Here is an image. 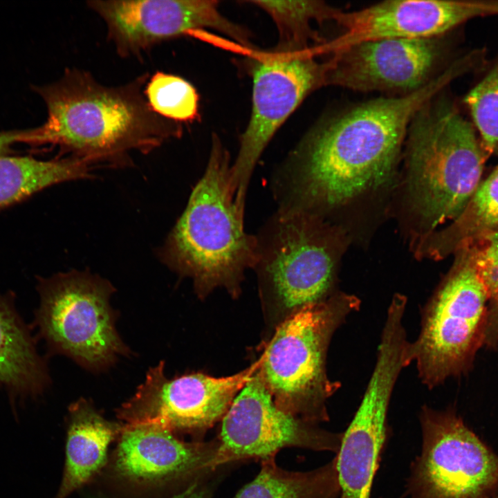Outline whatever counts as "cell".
<instances>
[{
  "mask_svg": "<svg viewBox=\"0 0 498 498\" xmlns=\"http://www.w3.org/2000/svg\"><path fill=\"white\" fill-rule=\"evenodd\" d=\"M144 95L151 110L162 118L179 123L199 117V94L179 76L155 73L146 83Z\"/></svg>",
  "mask_w": 498,
  "mask_h": 498,
  "instance_id": "25",
  "label": "cell"
},
{
  "mask_svg": "<svg viewBox=\"0 0 498 498\" xmlns=\"http://www.w3.org/2000/svg\"><path fill=\"white\" fill-rule=\"evenodd\" d=\"M404 145L415 250L462 214L481 183L488 155L461 102L445 89L416 113Z\"/></svg>",
  "mask_w": 498,
  "mask_h": 498,
  "instance_id": "3",
  "label": "cell"
},
{
  "mask_svg": "<svg viewBox=\"0 0 498 498\" xmlns=\"http://www.w3.org/2000/svg\"><path fill=\"white\" fill-rule=\"evenodd\" d=\"M259 365L260 359L225 377L192 373L170 379L160 361L149 368L134 395L118 410V416L127 423H158L175 434H190L194 441H203L207 432L223 419Z\"/></svg>",
  "mask_w": 498,
  "mask_h": 498,
  "instance_id": "12",
  "label": "cell"
},
{
  "mask_svg": "<svg viewBox=\"0 0 498 498\" xmlns=\"http://www.w3.org/2000/svg\"><path fill=\"white\" fill-rule=\"evenodd\" d=\"M28 132V130L0 132V156H5L14 143L25 142Z\"/></svg>",
  "mask_w": 498,
  "mask_h": 498,
  "instance_id": "28",
  "label": "cell"
},
{
  "mask_svg": "<svg viewBox=\"0 0 498 498\" xmlns=\"http://www.w3.org/2000/svg\"><path fill=\"white\" fill-rule=\"evenodd\" d=\"M421 453L410 465L409 498H490L498 492V455L454 409L421 411Z\"/></svg>",
  "mask_w": 498,
  "mask_h": 498,
  "instance_id": "9",
  "label": "cell"
},
{
  "mask_svg": "<svg viewBox=\"0 0 498 498\" xmlns=\"http://www.w3.org/2000/svg\"><path fill=\"white\" fill-rule=\"evenodd\" d=\"M360 306L353 295L333 293L275 327L257 374L279 409L315 425L329 421L326 403L340 387L327 375L329 345Z\"/></svg>",
  "mask_w": 498,
  "mask_h": 498,
  "instance_id": "6",
  "label": "cell"
},
{
  "mask_svg": "<svg viewBox=\"0 0 498 498\" xmlns=\"http://www.w3.org/2000/svg\"><path fill=\"white\" fill-rule=\"evenodd\" d=\"M493 15H498V0H387L358 10H340L334 21L342 33L317 50L330 55L365 42L437 37L471 19Z\"/></svg>",
  "mask_w": 498,
  "mask_h": 498,
  "instance_id": "15",
  "label": "cell"
},
{
  "mask_svg": "<svg viewBox=\"0 0 498 498\" xmlns=\"http://www.w3.org/2000/svg\"><path fill=\"white\" fill-rule=\"evenodd\" d=\"M455 79L448 69L414 92L371 99L323 122L274 172L277 210L324 219L330 210L384 186L413 117Z\"/></svg>",
  "mask_w": 498,
  "mask_h": 498,
  "instance_id": "1",
  "label": "cell"
},
{
  "mask_svg": "<svg viewBox=\"0 0 498 498\" xmlns=\"http://www.w3.org/2000/svg\"><path fill=\"white\" fill-rule=\"evenodd\" d=\"M92 165L72 156L42 160L0 156V209L51 185L90 176Z\"/></svg>",
  "mask_w": 498,
  "mask_h": 498,
  "instance_id": "20",
  "label": "cell"
},
{
  "mask_svg": "<svg viewBox=\"0 0 498 498\" xmlns=\"http://www.w3.org/2000/svg\"><path fill=\"white\" fill-rule=\"evenodd\" d=\"M469 248L488 297L484 345L498 347V230L477 241Z\"/></svg>",
  "mask_w": 498,
  "mask_h": 498,
  "instance_id": "26",
  "label": "cell"
},
{
  "mask_svg": "<svg viewBox=\"0 0 498 498\" xmlns=\"http://www.w3.org/2000/svg\"><path fill=\"white\" fill-rule=\"evenodd\" d=\"M48 382L46 366L11 298L0 295V385L33 396L42 393Z\"/></svg>",
  "mask_w": 498,
  "mask_h": 498,
  "instance_id": "19",
  "label": "cell"
},
{
  "mask_svg": "<svg viewBox=\"0 0 498 498\" xmlns=\"http://www.w3.org/2000/svg\"><path fill=\"white\" fill-rule=\"evenodd\" d=\"M497 498H498V492H497Z\"/></svg>",
  "mask_w": 498,
  "mask_h": 498,
  "instance_id": "30",
  "label": "cell"
},
{
  "mask_svg": "<svg viewBox=\"0 0 498 498\" xmlns=\"http://www.w3.org/2000/svg\"><path fill=\"white\" fill-rule=\"evenodd\" d=\"M87 6L105 22L108 39L121 57L139 56L155 45L209 28L243 46L248 32L229 21L214 0H93Z\"/></svg>",
  "mask_w": 498,
  "mask_h": 498,
  "instance_id": "14",
  "label": "cell"
},
{
  "mask_svg": "<svg viewBox=\"0 0 498 498\" xmlns=\"http://www.w3.org/2000/svg\"><path fill=\"white\" fill-rule=\"evenodd\" d=\"M218 466L274 459L282 449L297 448L336 454L342 432L320 428L279 409L257 374L234 399L221 420Z\"/></svg>",
  "mask_w": 498,
  "mask_h": 498,
  "instance_id": "13",
  "label": "cell"
},
{
  "mask_svg": "<svg viewBox=\"0 0 498 498\" xmlns=\"http://www.w3.org/2000/svg\"><path fill=\"white\" fill-rule=\"evenodd\" d=\"M143 74L118 86L99 83L89 72L66 69L55 82L36 87L47 108V118L30 129L26 142L58 146L87 161L122 164L132 151L147 154L182 134L180 123L149 107Z\"/></svg>",
  "mask_w": 498,
  "mask_h": 498,
  "instance_id": "2",
  "label": "cell"
},
{
  "mask_svg": "<svg viewBox=\"0 0 498 498\" xmlns=\"http://www.w3.org/2000/svg\"><path fill=\"white\" fill-rule=\"evenodd\" d=\"M266 12L276 24L279 42L276 51L293 52L322 45L328 39L314 29L333 21L340 9L322 1H248Z\"/></svg>",
  "mask_w": 498,
  "mask_h": 498,
  "instance_id": "23",
  "label": "cell"
},
{
  "mask_svg": "<svg viewBox=\"0 0 498 498\" xmlns=\"http://www.w3.org/2000/svg\"><path fill=\"white\" fill-rule=\"evenodd\" d=\"M38 290L36 323L51 350L93 371L129 353L116 329L111 282L89 271L71 270L40 279Z\"/></svg>",
  "mask_w": 498,
  "mask_h": 498,
  "instance_id": "7",
  "label": "cell"
},
{
  "mask_svg": "<svg viewBox=\"0 0 498 498\" xmlns=\"http://www.w3.org/2000/svg\"><path fill=\"white\" fill-rule=\"evenodd\" d=\"M116 466L123 477L138 481L187 480L193 483L212 472L219 441H184L155 423L122 427ZM220 466V465H219Z\"/></svg>",
  "mask_w": 498,
  "mask_h": 498,
  "instance_id": "17",
  "label": "cell"
},
{
  "mask_svg": "<svg viewBox=\"0 0 498 498\" xmlns=\"http://www.w3.org/2000/svg\"><path fill=\"white\" fill-rule=\"evenodd\" d=\"M255 235L252 269L266 319L274 329L333 293L342 244L325 219L277 210Z\"/></svg>",
  "mask_w": 498,
  "mask_h": 498,
  "instance_id": "5",
  "label": "cell"
},
{
  "mask_svg": "<svg viewBox=\"0 0 498 498\" xmlns=\"http://www.w3.org/2000/svg\"><path fill=\"white\" fill-rule=\"evenodd\" d=\"M439 286L423 311L411 354L429 388L470 369L484 345L488 297L468 248Z\"/></svg>",
  "mask_w": 498,
  "mask_h": 498,
  "instance_id": "8",
  "label": "cell"
},
{
  "mask_svg": "<svg viewBox=\"0 0 498 498\" xmlns=\"http://www.w3.org/2000/svg\"><path fill=\"white\" fill-rule=\"evenodd\" d=\"M463 28L425 39H382L330 55L327 85L359 92H414L448 68L461 50Z\"/></svg>",
  "mask_w": 498,
  "mask_h": 498,
  "instance_id": "11",
  "label": "cell"
},
{
  "mask_svg": "<svg viewBox=\"0 0 498 498\" xmlns=\"http://www.w3.org/2000/svg\"><path fill=\"white\" fill-rule=\"evenodd\" d=\"M498 230V165L480 183L459 217L436 234L428 244L430 257L468 248Z\"/></svg>",
  "mask_w": 498,
  "mask_h": 498,
  "instance_id": "22",
  "label": "cell"
},
{
  "mask_svg": "<svg viewBox=\"0 0 498 498\" xmlns=\"http://www.w3.org/2000/svg\"><path fill=\"white\" fill-rule=\"evenodd\" d=\"M234 465L228 463L219 466L171 498H213L216 488L223 477Z\"/></svg>",
  "mask_w": 498,
  "mask_h": 498,
  "instance_id": "27",
  "label": "cell"
},
{
  "mask_svg": "<svg viewBox=\"0 0 498 498\" xmlns=\"http://www.w3.org/2000/svg\"><path fill=\"white\" fill-rule=\"evenodd\" d=\"M320 56L311 48L273 50L255 62L251 116L231 165V185L241 206L245 207L255 167L275 132L308 95L326 86L328 59Z\"/></svg>",
  "mask_w": 498,
  "mask_h": 498,
  "instance_id": "10",
  "label": "cell"
},
{
  "mask_svg": "<svg viewBox=\"0 0 498 498\" xmlns=\"http://www.w3.org/2000/svg\"><path fill=\"white\" fill-rule=\"evenodd\" d=\"M63 479L55 498H66L104 465L108 446L121 431L84 398L71 405Z\"/></svg>",
  "mask_w": 498,
  "mask_h": 498,
  "instance_id": "18",
  "label": "cell"
},
{
  "mask_svg": "<svg viewBox=\"0 0 498 498\" xmlns=\"http://www.w3.org/2000/svg\"><path fill=\"white\" fill-rule=\"evenodd\" d=\"M497 493H496L494 496H492V497H490V498H497Z\"/></svg>",
  "mask_w": 498,
  "mask_h": 498,
  "instance_id": "29",
  "label": "cell"
},
{
  "mask_svg": "<svg viewBox=\"0 0 498 498\" xmlns=\"http://www.w3.org/2000/svg\"><path fill=\"white\" fill-rule=\"evenodd\" d=\"M473 75L460 102L486 154H498V52Z\"/></svg>",
  "mask_w": 498,
  "mask_h": 498,
  "instance_id": "24",
  "label": "cell"
},
{
  "mask_svg": "<svg viewBox=\"0 0 498 498\" xmlns=\"http://www.w3.org/2000/svg\"><path fill=\"white\" fill-rule=\"evenodd\" d=\"M234 498H341L335 458L305 472L284 470L275 458L262 461L258 474Z\"/></svg>",
  "mask_w": 498,
  "mask_h": 498,
  "instance_id": "21",
  "label": "cell"
},
{
  "mask_svg": "<svg viewBox=\"0 0 498 498\" xmlns=\"http://www.w3.org/2000/svg\"><path fill=\"white\" fill-rule=\"evenodd\" d=\"M399 374L392 362L375 364L360 405L342 432L335 456L341 498H370L387 436L389 401Z\"/></svg>",
  "mask_w": 498,
  "mask_h": 498,
  "instance_id": "16",
  "label": "cell"
},
{
  "mask_svg": "<svg viewBox=\"0 0 498 498\" xmlns=\"http://www.w3.org/2000/svg\"><path fill=\"white\" fill-rule=\"evenodd\" d=\"M231 165L228 151L214 136L204 173L158 252L170 270L192 280L201 298L217 288L237 297L255 261L256 235L245 230Z\"/></svg>",
  "mask_w": 498,
  "mask_h": 498,
  "instance_id": "4",
  "label": "cell"
}]
</instances>
